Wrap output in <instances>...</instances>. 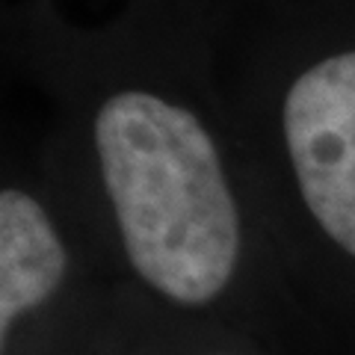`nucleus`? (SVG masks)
I'll list each match as a JSON object with an SVG mask.
<instances>
[{
  "mask_svg": "<svg viewBox=\"0 0 355 355\" xmlns=\"http://www.w3.org/2000/svg\"><path fill=\"white\" fill-rule=\"evenodd\" d=\"M92 146L137 279L178 308L216 302L240 272L246 228L207 121L160 89L125 86L98 104Z\"/></svg>",
  "mask_w": 355,
  "mask_h": 355,
  "instance_id": "nucleus-1",
  "label": "nucleus"
},
{
  "mask_svg": "<svg viewBox=\"0 0 355 355\" xmlns=\"http://www.w3.org/2000/svg\"><path fill=\"white\" fill-rule=\"evenodd\" d=\"M279 137L305 214L355 263V44L311 60L291 77Z\"/></svg>",
  "mask_w": 355,
  "mask_h": 355,
  "instance_id": "nucleus-2",
  "label": "nucleus"
},
{
  "mask_svg": "<svg viewBox=\"0 0 355 355\" xmlns=\"http://www.w3.org/2000/svg\"><path fill=\"white\" fill-rule=\"evenodd\" d=\"M69 249L48 207L6 184L0 193V343L9 349L27 317L62 291Z\"/></svg>",
  "mask_w": 355,
  "mask_h": 355,
  "instance_id": "nucleus-3",
  "label": "nucleus"
},
{
  "mask_svg": "<svg viewBox=\"0 0 355 355\" xmlns=\"http://www.w3.org/2000/svg\"><path fill=\"white\" fill-rule=\"evenodd\" d=\"M210 355H234V352H210Z\"/></svg>",
  "mask_w": 355,
  "mask_h": 355,
  "instance_id": "nucleus-4",
  "label": "nucleus"
}]
</instances>
